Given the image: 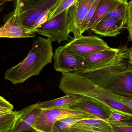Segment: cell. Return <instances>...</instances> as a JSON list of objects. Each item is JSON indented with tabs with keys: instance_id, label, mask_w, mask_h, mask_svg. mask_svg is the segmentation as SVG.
Instances as JSON below:
<instances>
[{
	"instance_id": "ffe728a7",
	"label": "cell",
	"mask_w": 132,
	"mask_h": 132,
	"mask_svg": "<svg viewBox=\"0 0 132 132\" xmlns=\"http://www.w3.org/2000/svg\"><path fill=\"white\" fill-rule=\"evenodd\" d=\"M114 132H132V121L127 122H108Z\"/></svg>"
},
{
	"instance_id": "52a82bcc",
	"label": "cell",
	"mask_w": 132,
	"mask_h": 132,
	"mask_svg": "<svg viewBox=\"0 0 132 132\" xmlns=\"http://www.w3.org/2000/svg\"><path fill=\"white\" fill-rule=\"evenodd\" d=\"M65 45L71 52L84 57L111 48L104 40L93 35L74 38Z\"/></svg>"
},
{
	"instance_id": "f1b7e54d",
	"label": "cell",
	"mask_w": 132,
	"mask_h": 132,
	"mask_svg": "<svg viewBox=\"0 0 132 132\" xmlns=\"http://www.w3.org/2000/svg\"><path fill=\"white\" fill-rule=\"evenodd\" d=\"M16 1V0H0V1Z\"/></svg>"
},
{
	"instance_id": "7a4b0ae2",
	"label": "cell",
	"mask_w": 132,
	"mask_h": 132,
	"mask_svg": "<svg viewBox=\"0 0 132 132\" xmlns=\"http://www.w3.org/2000/svg\"><path fill=\"white\" fill-rule=\"evenodd\" d=\"M52 42L49 38L38 37L33 41L26 57L6 71L5 79L15 84L24 83L33 76L39 75L44 67L52 63L54 55Z\"/></svg>"
},
{
	"instance_id": "4fadbf2b",
	"label": "cell",
	"mask_w": 132,
	"mask_h": 132,
	"mask_svg": "<svg viewBox=\"0 0 132 132\" xmlns=\"http://www.w3.org/2000/svg\"><path fill=\"white\" fill-rule=\"evenodd\" d=\"M119 2L117 0H99L95 12L88 27L87 30H92L96 25L104 18Z\"/></svg>"
},
{
	"instance_id": "ac0fdd59",
	"label": "cell",
	"mask_w": 132,
	"mask_h": 132,
	"mask_svg": "<svg viewBox=\"0 0 132 132\" xmlns=\"http://www.w3.org/2000/svg\"><path fill=\"white\" fill-rule=\"evenodd\" d=\"M81 119L78 118H66L60 119L54 124L52 132H70L71 127Z\"/></svg>"
},
{
	"instance_id": "cb8c5ba5",
	"label": "cell",
	"mask_w": 132,
	"mask_h": 132,
	"mask_svg": "<svg viewBox=\"0 0 132 132\" xmlns=\"http://www.w3.org/2000/svg\"><path fill=\"white\" fill-rule=\"evenodd\" d=\"M117 98L125 105L132 109V98L129 97L116 94Z\"/></svg>"
},
{
	"instance_id": "8992f818",
	"label": "cell",
	"mask_w": 132,
	"mask_h": 132,
	"mask_svg": "<svg viewBox=\"0 0 132 132\" xmlns=\"http://www.w3.org/2000/svg\"><path fill=\"white\" fill-rule=\"evenodd\" d=\"M54 69L61 73H73L87 66L84 57L71 52L65 45L60 46L53 57Z\"/></svg>"
},
{
	"instance_id": "484cf974",
	"label": "cell",
	"mask_w": 132,
	"mask_h": 132,
	"mask_svg": "<svg viewBox=\"0 0 132 132\" xmlns=\"http://www.w3.org/2000/svg\"><path fill=\"white\" fill-rule=\"evenodd\" d=\"M11 111H12L8 108L0 107V114H5V113H7Z\"/></svg>"
},
{
	"instance_id": "d4e9b609",
	"label": "cell",
	"mask_w": 132,
	"mask_h": 132,
	"mask_svg": "<svg viewBox=\"0 0 132 132\" xmlns=\"http://www.w3.org/2000/svg\"><path fill=\"white\" fill-rule=\"evenodd\" d=\"M0 107L6 108L11 111H13L14 108V106L11 104L1 96H0Z\"/></svg>"
},
{
	"instance_id": "d6986e66",
	"label": "cell",
	"mask_w": 132,
	"mask_h": 132,
	"mask_svg": "<svg viewBox=\"0 0 132 132\" xmlns=\"http://www.w3.org/2000/svg\"><path fill=\"white\" fill-rule=\"evenodd\" d=\"M76 0H59L49 11L48 19L68 9Z\"/></svg>"
},
{
	"instance_id": "4316f807",
	"label": "cell",
	"mask_w": 132,
	"mask_h": 132,
	"mask_svg": "<svg viewBox=\"0 0 132 132\" xmlns=\"http://www.w3.org/2000/svg\"><path fill=\"white\" fill-rule=\"evenodd\" d=\"M128 54L129 58V62L132 64V46L130 48H128Z\"/></svg>"
},
{
	"instance_id": "1f68e13d",
	"label": "cell",
	"mask_w": 132,
	"mask_h": 132,
	"mask_svg": "<svg viewBox=\"0 0 132 132\" xmlns=\"http://www.w3.org/2000/svg\"><path fill=\"white\" fill-rule=\"evenodd\" d=\"M29 1H32V0H29Z\"/></svg>"
},
{
	"instance_id": "8fae6325",
	"label": "cell",
	"mask_w": 132,
	"mask_h": 132,
	"mask_svg": "<svg viewBox=\"0 0 132 132\" xmlns=\"http://www.w3.org/2000/svg\"><path fill=\"white\" fill-rule=\"evenodd\" d=\"M70 132H114V130L107 120L93 118L79 120L71 127Z\"/></svg>"
},
{
	"instance_id": "83f0119b",
	"label": "cell",
	"mask_w": 132,
	"mask_h": 132,
	"mask_svg": "<svg viewBox=\"0 0 132 132\" xmlns=\"http://www.w3.org/2000/svg\"><path fill=\"white\" fill-rule=\"evenodd\" d=\"M119 2H123V3H127L128 2V0H117Z\"/></svg>"
},
{
	"instance_id": "2e32d148",
	"label": "cell",
	"mask_w": 132,
	"mask_h": 132,
	"mask_svg": "<svg viewBox=\"0 0 132 132\" xmlns=\"http://www.w3.org/2000/svg\"><path fill=\"white\" fill-rule=\"evenodd\" d=\"M20 111H12L0 115V132H11L19 115Z\"/></svg>"
},
{
	"instance_id": "9a60e30c",
	"label": "cell",
	"mask_w": 132,
	"mask_h": 132,
	"mask_svg": "<svg viewBox=\"0 0 132 132\" xmlns=\"http://www.w3.org/2000/svg\"><path fill=\"white\" fill-rule=\"evenodd\" d=\"M82 95H66L64 97L54 100L38 102L42 110L66 107L80 98Z\"/></svg>"
},
{
	"instance_id": "3957f363",
	"label": "cell",
	"mask_w": 132,
	"mask_h": 132,
	"mask_svg": "<svg viewBox=\"0 0 132 132\" xmlns=\"http://www.w3.org/2000/svg\"><path fill=\"white\" fill-rule=\"evenodd\" d=\"M59 1L16 0L14 11L21 23L33 32V26L37 19L42 14L49 11Z\"/></svg>"
},
{
	"instance_id": "44dd1931",
	"label": "cell",
	"mask_w": 132,
	"mask_h": 132,
	"mask_svg": "<svg viewBox=\"0 0 132 132\" xmlns=\"http://www.w3.org/2000/svg\"><path fill=\"white\" fill-rule=\"evenodd\" d=\"M99 0H95L91 8L88 12L86 17L85 18L84 20L81 25V33L83 34L87 30L88 27L91 20L93 18V15L95 12L96 7L98 4Z\"/></svg>"
},
{
	"instance_id": "277c9868",
	"label": "cell",
	"mask_w": 132,
	"mask_h": 132,
	"mask_svg": "<svg viewBox=\"0 0 132 132\" xmlns=\"http://www.w3.org/2000/svg\"><path fill=\"white\" fill-rule=\"evenodd\" d=\"M96 118L91 114L67 107L42 110L37 117L32 128L36 132H52L57 121L66 118L83 119Z\"/></svg>"
},
{
	"instance_id": "7c38bea8",
	"label": "cell",
	"mask_w": 132,
	"mask_h": 132,
	"mask_svg": "<svg viewBox=\"0 0 132 132\" xmlns=\"http://www.w3.org/2000/svg\"><path fill=\"white\" fill-rule=\"evenodd\" d=\"M126 25L117 19L104 18L100 21L92 31L104 36L115 37L121 33Z\"/></svg>"
},
{
	"instance_id": "7402d4cb",
	"label": "cell",
	"mask_w": 132,
	"mask_h": 132,
	"mask_svg": "<svg viewBox=\"0 0 132 132\" xmlns=\"http://www.w3.org/2000/svg\"><path fill=\"white\" fill-rule=\"evenodd\" d=\"M126 26L128 32V41L132 42V0L128 2V17Z\"/></svg>"
},
{
	"instance_id": "30bf717a",
	"label": "cell",
	"mask_w": 132,
	"mask_h": 132,
	"mask_svg": "<svg viewBox=\"0 0 132 132\" xmlns=\"http://www.w3.org/2000/svg\"><path fill=\"white\" fill-rule=\"evenodd\" d=\"M42 111L38 103L22 109L11 132H35L32 127Z\"/></svg>"
},
{
	"instance_id": "4dcf8cb0",
	"label": "cell",
	"mask_w": 132,
	"mask_h": 132,
	"mask_svg": "<svg viewBox=\"0 0 132 132\" xmlns=\"http://www.w3.org/2000/svg\"><path fill=\"white\" fill-rule=\"evenodd\" d=\"M1 114H0V115H1Z\"/></svg>"
},
{
	"instance_id": "5bb4252c",
	"label": "cell",
	"mask_w": 132,
	"mask_h": 132,
	"mask_svg": "<svg viewBox=\"0 0 132 132\" xmlns=\"http://www.w3.org/2000/svg\"><path fill=\"white\" fill-rule=\"evenodd\" d=\"M120 49V47L117 49L111 48L87 56L84 58L87 63V66L101 65L113 59L118 54Z\"/></svg>"
},
{
	"instance_id": "f546056e",
	"label": "cell",
	"mask_w": 132,
	"mask_h": 132,
	"mask_svg": "<svg viewBox=\"0 0 132 132\" xmlns=\"http://www.w3.org/2000/svg\"><path fill=\"white\" fill-rule=\"evenodd\" d=\"M3 8L2 7H0V11H2L3 10Z\"/></svg>"
},
{
	"instance_id": "603a6c76",
	"label": "cell",
	"mask_w": 132,
	"mask_h": 132,
	"mask_svg": "<svg viewBox=\"0 0 132 132\" xmlns=\"http://www.w3.org/2000/svg\"><path fill=\"white\" fill-rule=\"evenodd\" d=\"M107 121L108 122L131 121H132V119L125 115L113 112Z\"/></svg>"
},
{
	"instance_id": "5b68a950",
	"label": "cell",
	"mask_w": 132,
	"mask_h": 132,
	"mask_svg": "<svg viewBox=\"0 0 132 132\" xmlns=\"http://www.w3.org/2000/svg\"><path fill=\"white\" fill-rule=\"evenodd\" d=\"M68 14V9L41 24L35 29L34 32L47 37L52 42L58 43L67 41L70 33Z\"/></svg>"
},
{
	"instance_id": "9c48e42d",
	"label": "cell",
	"mask_w": 132,
	"mask_h": 132,
	"mask_svg": "<svg viewBox=\"0 0 132 132\" xmlns=\"http://www.w3.org/2000/svg\"><path fill=\"white\" fill-rule=\"evenodd\" d=\"M66 107L87 112L96 118L107 121L113 112L98 102L84 96Z\"/></svg>"
},
{
	"instance_id": "e0dca14e",
	"label": "cell",
	"mask_w": 132,
	"mask_h": 132,
	"mask_svg": "<svg viewBox=\"0 0 132 132\" xmlns=\"http://www.w3.org/2000/svg\"><path fill=\"white\" fill-rule=\"evenodd\" d=\"M128 17V3L119 2L108 13L105 18H111L121 20L126 25Z\"/></svg>"
},
{
	"instance_id": "6da1fadb",
	"label": "cell",
	"mask_w": 132,
	"mask_h": 132,
	"mask_svg": "<svg viewBox=\"0 0 132 132\" xmlns=\"http://www.w3.org/2000/svg\"><path fill=\"white\" fill-rule=\"evenodd\" d=\"M128 49L125 45L108 63L86 66L73 73L86 77L114 94L132 98V64L129 62Z\"/></svg>"
},
{
	"instance_id": "ba28073f",
	"label": "cell",
	"mask_w": 132,
	"mask_h": 132,
	"mask_svg": "<svg viewBox=\"0 0 132 132\" xmlns=\"http://www.w3.org/2000/svg\"><path fill=\"white\" fill-rule=\"evenodd\" d=\"M95 0H76L68 8V22L69 32L75 38L82 35L81 26L85 18Z\"/></svg>"
}]
</instances>
